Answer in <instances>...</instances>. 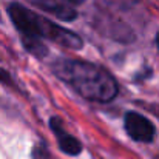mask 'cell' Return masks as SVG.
<instances>
[{
  "instance_id": "ba28073f",
  "label": "cell",
  "mask_w": 159,
  "mask_h": 159,
  "mask_svg": "<svg viewBox=\"0 0 159 159\" xmlns=\"http://www.w3.org/2000/svg\"><path fill=\"white\" fill-rule=\"evenodd\" d=\"M70 3H74V5H79V3H84L85 0H68Z\"/></svg>"
},
{
  "instance_id": "30bf717a",
  "label": "cell",
  "mask_w": 159,
  "mask_h": 159,
  "mask_svg": "<svg viewBox=\"0 0 159 159\" xmlns=\"http://www.w3.org/2000/svg\"><path fill=\"white\" fill-rule=\"evenodd\" d=\"M133 2H139V0H133Z\"/></svg>"
},
{
  "instance_id": "7a4b0ae2",
  "label": "cell",
  "mask_w": 159,
  "mask_h": 159,
  "mask_svg": "<svg viewBox=\"0 0 159 159\" xmlns=\"http://www.w3.org/2000/svg\"><path fill=\"white\" fill-rule=\"evenodd\" d=\"M53 71L77 94L88 101L110 102L119 93L116 79L105 68L91 62L59 59L53 63Z\"/></svg>"
},
{
  "instance_id": "277c9868",
  "label": "cell",
  "mask_w": 159,
  "mask_h": 159,
  "mask_svg": "<svg viewBox=\"0 0 159 159\" xmlns=\"http://www.w3.org/2000/svg\"><path fill=\"white\" fill-rule=\"evenodd\" d=\"M50 127L54 131V136L59 142V148L65 153V155H70V156H77L82 153V144L77 138H74L73 134H70L65 128H63V122L60 117H56L53 116L51 120H50Z\"/></svg>"
},
{
  "instance_id": "52a82bcc",
  "label": "cell",
  "mask_w": 159,
  "mask_h": 159,
  "mask_svg": "<svg viewBox=\"0 0 159 159\" xmlns=\"http://www.w3.org/2000/svg\"><path fill=\"white\" fill-rule=\"evenodd\" d=\"M0 82L6 84V85H12V77L9 76L8 71H5L3 68H0Z\"/></svg>"
},
{
  "instance_id": "5b68a950",
  "label": "cell",
  "mask_w": 159,
  "mask_h": 159,
  "mask_svg": "<svg viewBox=\"0 0 159 159\" xmlns=\"http://www.w3.org/2000/svg\"><path fill=\"white\" fill-rule=\"evenodd\" d=\"M26 2L50 12V14H53L60 20L70 22V20H74L77 17L76 9L73 8V5L68 0H26Z\"/></svg>"
},
{
  "instance_id": "9c48e42d",
  "label": "cell",
  "mask_w": 159,
  "mask_h": 159,
  "mask_svg": "<svg viewBox=\"0 0 159 159\" xmlns=\"http://www.w3.org/2000/svg\"><path fill=\"white\" fill-rule=\"evenodd\" d=\"M156 45H158V50H159V34L156 36Z\"/></svg>"
},
{
  "instance_id": "6da1fadb",
  "label": "cell",
  "mask_w": 159,
  "mask_h": 159,
  "mask_svg": "<svg viewBox=\"0 0 159 159\" xmlns=\"http://www.w3.org/2000/svg\"><path fill=\"white\" fill-rule=\"evenodd\" d=\"M8 14L20 33L25 48L37 57H45L48 54V48L42 42L43 39L70 50H80L84 45L82 39L76 33L33 12L19 3H11L8 6Z\"/></svg>"
},
{
  "instance_id": "8992f818",
  "label": "cell",
  "mask_w": 159,
  "mask_h": 159,
  "mask_svg": "<svg viewBox=\"0 0 159 159\" xmlns=\"http://www.w3.org/2000/svg\"><path fill=\"white\" fill-rule=\"evenodd\" d=\"M33 159H54V156L43 144H39L33 148Z\"/></svg>"
},
{
  "instance_id": "3957f363",
  "label": "cell",
  "mask_w": 159,
  "mask_h": 159,
  "mask_svg": "<svg viewBox=\"0 0 159 159\" xmlns=\"http://www.w3.org/2000/svg\"><path fill=\"white\" fill-rule=\"evenodd\" d=\"M124 127L128 136L136 142H152L156 134V128L153 122L136 111H128L125 114Z\"/></svg>"
}]
</instances>
